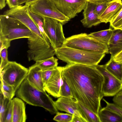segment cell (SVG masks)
Masks as SVG:
<instances>
[{
    "instance_id": "6da1fadb",
    "label": "cell",
    "mask_w": 122,
    "mask_h": 122,
    "mask_svg": "<svg viewBox=\"0 0 122 122\" xmlns=\"http://www.w3.org/2000/svg\"><path fill=\"white\" fill-rule=\"evenodd\" d=\"M61 74L70 88L73 98L98 116L104 97V78L100 71L94 66L67 64L63 67Z\"/></svg>"
},
{
    "instance_id": "7a4b0ae2",
    "label": "cell",
    "mask_w": 122,
    "mask_h": 122,
    "mask_svg": "<svg viewBox=\"0 0 122 122\" xmlns=\"http://www.w3.org/2000/svg\"><path fill=\"white\" fill-rule=\"evenodd\" d=\"M16 96L30 105L43 107L52 114L58 112L55 102L46 93L35 88L25 78L16 91Z\"/></svg>"
},
{
    "instance_id": "3957f363",
    "label": "cell",
    "mask_w": 122,
    "mask_h": 122,
    "mask_svg": "<svg viewBox=\"0 0 122 122\" xmlns=\"http://www.w3.org/2000/svg\"><path fill=\"white\" fill-rule=\"evenodd\" d=\"M55 50L57 57L67 64L94 66L98 64L105 55L104 53L87 51L64 46Z\"/></svg>"
},
{
    "instance_id": "277c9868",
    "label": "cell",
    "mask_w": 122,
    "mask_h": 122,
    "mask_svg": "<svg viewBox=\"0 0 122 122\" xmlns=\"http://www.w3.org/2000/svg\"><path fill=\"white\" fill-rule=\"evenodd\" d=\"M0 36L11 41L29 38L32 35L31 30L19 20L4 14L0 15Z\"/></svg>"
},
{
    "instance_id": "5b68a950",
    "label": "cell",
    "mask_w": 122,
    "mask_h": 122,
    "mask_svg": "<svg viewBox=\"0 0 122 122\" xmlns=\"http://www.w3.org/2000/svg\"><path fill=\"white\" fill-rule=\"evenodd\" d=\"M64 46L87 51L108 53L107 45L85 33L73 35L66 38Z\"/></svg>"
},
{
    "instance_id": "8992f818",
    "label": "cell",
    "mask_w": 122,
    "mask_h": 122,
    "mask_svg": "<svg viewBox=\"0 0 122 122\" xmlns=\"http://www.w3.org/2000/svg\"><path fill=\"white\" fill-rule=\"evenodd\" d=\"M27 43L29 48L27 51V58L29 61H33L36 62L54 56L55 55V50L50 42L34 33H32L31 36L28 38Z\"/></svg>"
},
{
    "instance_id": "52a82bcc",
    "label": "cell",
    "mask_w": 122,
    "mask_h": 122,
    "mask_svg": "<svg viewBox=\"0 0 122 122\" xmlns=\"http://www.w3.org/2000/svg\"><path fill=\"white\" fill-rule=\"evenodd\" d=\"M28 71V69L20 64L9 61L0 71V80L12 86L16 92L26 78Z\"/></svg>"
},
{
    "instance_id": "ba28073f",
    "label": "cell",
    "mask_w": 122,
    "mask_h": 122,
    "mask_svg": "<svg viewBox=\"0 0 122 122\" xmlns=\"http://www.w3.org/2000/svg\"><path fill=\"white\" fill-rule=\"evenodd\" d=\"M43 18L44 30L51 46L54 50L63 46L66 39L63 32V25L57 20Z\"/></svg>"
},
{
    "instance_id": "9c48e42d",
    "label": "cell",
    "mask_w": 122,
    "mask_h": 122,
    "mask_svg": "<svg viewBox=\"0 0 122 122\" xmlns=\"http://www.w3.org/2000/svg\"><path fill=\"white\" fill-rule=\"evenodd\" d=\"M30 10L43 18L48 17L58 20L63 25L70 19L61 13L51 0H39L31 5Z\"/></svg>"
},
{
    "instance_id": "30bf717a",
    "label": "cell",
    "mask_w": 122,
    "mask_h": 122,
    "mask_svg": "<svg viewBox=\"0 0 122 122\" xmlns=\"http://www.w3.org/2000/svg\"><path fill=\"white\" fill-rule=\"evenodd\" d=\"M30 6L18 5L5 11L3 14L14 18L20 21L31 31L44 40L48 41L47 37L41 33L38 26L30 16Z\"/></svg>"
},
{
    "instance_id": "8fae6325",
    "label": "cell",
    "mask_w": 122,
    "mask_h": 122,
    "mask_svg": "<svg viewBox=\"0 0 122 122\" xmlns=\"http://www.w3.org/2000/svg\"><path fill=\"white\" fill-rule=\"evenodd\" d=\"M94 66L100 71L104 77L102 88L104 97L114 96L122 90V81L108 71L105 65L97 64Z\"/></svg>"
},
{
    "instance_id": "7c38bea8",
    "label": "cell",
    "mask_w": 122,
    "mask_h": 122,
    "mask_svg": "<svg viewBox=\"0 0 122 122\" xmlns=\"http://www.w3.org/2000/svg\"><path fill=\"white\" fill-rule=\"evenodd\" d=\"M58 9L70 19L81 12L87 2L86 0H51Z\"/></svg>"
},
{
    "instance_id": "4fadbf2b",
    "label": "cell",
    "mask_w": 122,
    "mask_h": 122,
    "mask_svg": "<svg viewBox=\"0 0 122 122\" xmlns=\"http://www.w3.org/2000/svg\"><path fill=\"white\" fill-rule=\"evenodd\" d=\"M62 68L63 67L57 66L55 68L44 86L46 91L55 98L61 97V88L63 82L61 74Z\"/></svg>"
},
{
    "instance_id": "5bb4252c",
    "label": "cell",
    "mask_w": 122,
    "mask_h": 122,
    "mask_svg": "<svg viewBox=\"0 0 122 122\" xmlns=\"http://www.w3.org/2000/svg\"><path fill=\"white\" fill-rule=\"evenodd\" d=\"M96 4L87 2L83 9V18L81 21L85 27L90 28L102 23L95 11Z\"/></svg>"
},
{
    "instance_id": "9a60e30c",
    "label": "cell",
    "mask_w": 122,
    "mask_h": 122,
    "mask_svg": "<svg viewBox=\"0 0 122 122\" xmlns=\"http://www.w3.org/2000/svg\"><path fill=\"white\" fill-rule=\"evenodd\" d=\"M73 99L63 97H59L55 101L56 108L58 110L83 118L78 110L77 101Z\"/></svg>"
},
{
    "instance_id": "2e32d148",
    "label": "cell",
    "mask_w": 122,
    "mask_h": 122,
    "mask_svg": "<svg viewBox=\"0 0 122 122\" xmlns=\"http://www.w3.org/2000/svg\"><path fill=\"white\" fill-rule=\"evenodd\" d=\"M26 78L30 84L36 89L42 92L46 91L41 75V70L34 64L29 67Z\"/></svg>"
},
{
    "instance_id": "e0dca14e",
    "label": "cell",
    "mask_w": 122,
    "mask_h": 122,
    "mask_svg": "<svg viewBox=\"0 0 122 122\" xmlns=\"http://www.w3.org/2000/svg\"><path fill=\"white\" fill-rule=\"evenodd\" d=\"M108 53L111 54V58L122 51V30L112 29V33L107 45Z\"/></svg>"
},
{
    "instance_id": "ac0fdd59",
    "label": "cell",
    "mask_w": 122,
    "mask_h": 122,
    "mask_svg": "<svg viewBox=\"0 0 122 122\" xmlns=\"http://www.w3.org/2000/svg\"><path fill=\"white\" fill-rule=\"evenodd\" d=\"M122 8L121 0H112L107 4V7L98 17L101 22H110Z\"/></svg>"
},
{
    "instance_id": "d6986e66",
    "label": "cell",
    "mask_w": 122,
    "mask_h": 122,
    "mask_svg": "<svg viewBox=\"0 0 122 122\" xmlns=\"http://www.w3.org/2000/svg\"><path fill=\"white\" fill-rule=\"evenodd\" d=\"M13 116L12 122H25L27 117L25 105L21 99L18 97L12 99Z\"/></svg>"
},
{
    "instance_id": "ffe728a7",
    "label": "cell",
    "mask_w": 122,
    "mask_h": 122,
    "mask_svg": "<svg viewBox=\"0 0 122 122\" xmlns=\"http://www.w3.org/2000/svg\"><path fill=\"white\" fill-rule=\"evenodd\" d=\"M98 116L101 122H122V116L105 107L100 110Z\"/></svg>"
},
{
    "instance_id": "44dd1931",
    "label": "cell",
    "mask_w": 122,
    "mask_h": 122,
    "mask_svg": "<svg viewBox=\"0 0 122 122\" xmlns=\"http://www.w3.org/2000/svg\"><path fill=\"white\" fill-rule=\"evenodd\" d=\"M106 68L112 74L122 81V62L115 61L113 58L105 65Z\"/></svg>"
},
{
    "instance_id": "7402d4cb",
    "label": "cell",
    "mask_w": 122,
    "mask_h": 122,
    "mask_svg": "<svg viewBox=\"0 0 122 122\" xmlns=\"http://www.w3.org/2000/svg\"><path fill=\"white\" fill-rule=\"evenodd\" d=\"M78 110L83 118L86 122H101L98 116L77 101Z\"/></svg>"
},
{
    "instance_id": "603a6c76",
    "label": "cell",
    "mask_w": 122,
    "mask_h": 122,
    "mask_svg": "<svg viewBox=\"0 0 122 122\" xmlns=\"http://www.w3.org/2000/svg\"><path fill=\"white\" fill-rule=\"evenodd\" d=\"M112 33V29H109L95 32L88 34V35L100 42L107 45Z\"/></svg>"
},
{
    "instance_id": "cb8c5ba5",
    "label": "cell",
    "mask_w": 122,
    "mask_h": 122,
    "mask_svg": "<svg viewBox=\"0 0 122 122\" xmlns=\"http://www.w3.org/2000/svg\"><path fill=\"white\" fill-rule=\"evenodd\" d=\"M58 60L54 56L36 62L34 64L42 71L55 68L57 66Z\"/></svg>"
},
{
    "instance_id": "d4e9b609",
    "label": "cell",
    "mask_w": 122,
    "mask_h": 122,
    "mask_svg": "<svg viewBox=\"0 0 122 122\" xmlns=\"http://www.w3.org/2000/svg\"><path fill=\"white\" fill-rule=\"evenodd\" d=\"M0 97V122H5L9 103L10 100L5 97L1 92Z\"/></svg>"
},
{
    "instance_id": "484cf974",
    "label": "cell",
    "mask_w": 122,
    "mask_h": 122,
    "mask_svg": "<svg viewBox=\"0 0 122 122\" xmlns=\"http://www.w3.org/2000/svg\"><path fill=\"white\" fill-rule=\"evenodd\" d=\"M0 91L5 97L12 100L15 94V92L11 86L6 84L0 80Z\"/></svg>"
},
{
    "instance_id": "4316f807",
    "label": "cell",
    "mask_w": 122,
    "mask_h": 122,
    "mask_svg": "<svg viewBox=\"0 0 122 122\" xmlns=\"http://www.w3.org/2000/svg\"><path fill=\"white\" fill-rule=\"evenodd\" d=\"M110 23V28L122 30V8Z\"/></svg>"
},
{
    "instance_id": "83f0119b",
    "label": "cell",
    "mask_w": 122,
    "mask_h": 122,
    "mask_svg": "<svg viewBox=\"0 0 122 122\" xmlns=\"http://www.w3.org/2000/svg\"><path fill=\"white\" fill-rule=\"evenodd\" d=\"M29 15L39 29L44 35H46L43 29L44 18L41 16L32 12L29 9Z\"/></svg>"
},
{
    "instance_id": "f1b7e54d",
    "label": "cell",
    "mask_w": 122,
    "mask_h": 122,
    "mask_svg": "<svg viewBox=\"0 0 122 122\" xmlns=\"http://www.w3.org/2000/svg\"><path fill=\"white\" fill-rule=\"evenodd\" d=\"M73 117V115L72 114L58 112L53 120L58 122H72Z\"/></svg>"
},
{
    "instance_id": "f546056e",
    "label": "cell",
    "mask_w": 122,
    "mask_h": 122,
    "mask_svg": "<svg viewBox=\"0 0 122 122\" xmlns=\"http://www.w3.org/2000/svg\"><path fill=\"white\" fill-rule=\"evenodd\" d=\"M63 79V82L61 88V97L73 98V95L68 85L64 79Z\"/></svg>"
},
{
    "instance_id": "4dcf8cb0",
    "label": "cell",
    "mask_w": 122,
    "mask_h": 122,
    "mask_svg": "<svg viewBox=\"0 0 122 122\" xmlns=\"http://www.w3.org/2000/svg\"><path fill=\"white\" fill-rule=\"evenodd\" d=\"M8 49L4 48L0 51V56L1 58L0 71L7 64L9 61L8 57Z\"/></svg>"
},
{
    "instance_id": "1f68e13d",
    "label": "cell",
    "mask_w": 122,
    "mask_h": 122,
    "mask_svg": "<svg viewBox=\"0 0 122 122\" xmlns=\"http://www.w3.org/2000/svg\"><path fill=\"white\" fill-rule=\"evenodd\" d=\"M102 100L106 103V107L115 112L122 116V107L114 103H109L104 98H103Z\"/></svg>"
},
{
    "instance_id": "d6a6232c",
    "label": "cell",
    "mask_w": 122,
    "mask_h": 122,
    "mask_svg": "<svg viewBox=\"0 0 122 122\" xmlns=\"http://www.w3.org/2000/svg\"><path fill=\"white\" fill-rule=\"evenodd\" d=\"M56 68L41 70V75L44 86L50 78Z\"/></svg>"
},
{
    "instance_id": "836d02e7",
    "label": "cell",
    "mask_w": 122,
    "mask_h": 122,
    "mask_svg": "<svg viewBox=\"0 0 122 122\" xmlns=\"http://www.w3.org/2000/svg\"><path fill=\"white\" fill-rule=\"evenodd\" d=\"M13 116L12 100L10 101L5 122H12Z\"/></svg>"
},
{
    "instance_id": "e575fe53",
    "label": "cell",
    "mask_w": 122,
    "mask_h": 122,
    "mask_svg": "<svg viewBox=\"0 0 122 122\" xmlns=\"http://www.w3.org/2000/svg\"><path fill=\"white\" fill-rule=\"evenodd\" d=\"M107 4L102 3L96 4L95 11L98 17L102 13L106 8Z\"/></svg>"
},
{
    "instance_id": "d590c367",
    "label": "cell",
    "mask_w": 122,
    "mask_h": 122,
    "mask_svg": "<svg viewBox=\"0 0 122 122\" xmlns=\"http://www.w3.org/2000/svg\"><path fill=\"white\" fill-rule=\"evenodd\" d=\"M11 41L0 36V51L4 48L8 49L10 46Z\"/></svg>"
},
{
    "instance_id": "8d00e7d4",
    "label": "cell",
    "mask_w": 122,
    "mask_h": 122,
    "mask_svg": "<svg viewBox=\"0 0 122 122\" xmlns=\"http://www.w3.org/2000/svg\"><path fill=\"white\" fill-rule=\"evenodd\" d=\"M112 100L114 103L122 108V90L114 96Z\"/></svg>"
},
{
    "instance_id": "74e56055",
    "label": "cell",
    "mask_w": 122,
    "mask_h": 122,
    "mask_svg": "<svg viewBox=\"0 0 122 122\" xmlns=\"http://www.w3.org/2000/svg\"><path fill=\"white\" fill-rule=\"evenodd\" d=\"M18 0H6V3L10 9L13 8L18 5Z\"/></svg>"
},
{
    "instance_id": "f35d334b",
    "label": "cell",
    "mask_w": 122,
    "mask_h": 122,
    "mask_svg": "<svg viewBox=\"0 0 122 122\" xmlns=\"http://www.w3.org/2000/svg\"><path fill=\"white\" fill-rule=\"evenodd\" d=\"M88 2L97 4L102 3H107L111 0H86Z\"/></svg>"
},
{
    "instance_id": "ab89813d",
    "label": "cell",
    "mask_w": 122,
    "mask_h": 122,
    "mask_svg": "<svg viewBox=\"0 0 122 122\" xmlns=\"http://www.w3.org/2000/svg\"><path fill=\"white\" fill-rule=\"evenodd\" d=\"M86 122L83 118L77 116L73 115V117L72 122Z\"/></svg>"
},
{
    "instance_id": "60d3db41",
    "label": "cell",
    "mask_w": 122,
    "mask_h": 122,
    "mask_svg": "<svg viewBox=\"0 0 122 122\" xmlns=\"http://www.w3.org/2000/svg\"><path fill=\"white\" fill-rule=\"evenodd\" d=\"M113 58L116 61L122 62V51L115 56Z\"/></svg>"
},
{
    "instance_id": "b9f144b4",
    "label": "cell",
    "mask_w": 122,
    "mask_h": 122,
    "mask_svg": "<svg viewBox=\"0 0 122 122\" xmlns=\"http://www.w3.org/2000/svg\"><path fill=\"white\" fill-rule=\"evenodd\" d=\"M6 0H0V8L2 10L4 8L6 5Z\"/></svg>"
},
{
    "instance_id": "7bdbcfd3",
    "label": "cell",
    "mask_w": 122,
    "mask_h": 122,
    "mask_svg": "<svg viewBox=\"0 0 122 122\" xmlns=\"http://www.w3.org/2000/svg\"><path fill=\"white\" fill-rule=\"evenodd\" d=\"M39 0H27L25 4L30 5Z\"/></svg>"
},
{
    "instance_id": "ee69618b",
    "label": "cell",
    "mask_w": 122,
    "mask_h": 122,
    "mask_svg": "<svg viewBox=\"0 0 122 122\" xmlns=\"http://www.w3.org/2000/svg\"><path fill=\"white\" fill-rule=\"evenodd\" d=\"M27 0H18V5H21L22 4L25 3Z\"/></svg>"
}]
</instances>
